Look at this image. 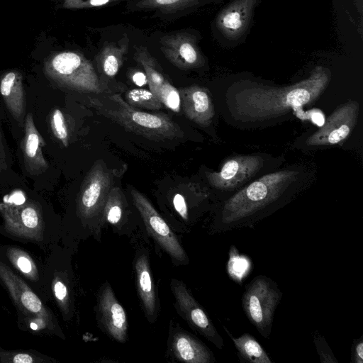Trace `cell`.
I'll return each mask as SVG.
<instances>
[{
	"instance_id": "4",
	"label": "cell",
	"mask_w": 363,
	"mask_h": 363,
	"mask_svg": "<svg viewBox=\"0 0 363 363\" xmlns=\"http://www.w3.org/2000/svg\"><path fill=\"white\" fill-rule=\"evenodd\" d=\"M91 106L128 131L150 140H164L182 138L184 132L164 113H150L128 104L118 94L91 98Z\"/></svg>"
},
{
	"instance_id": "22",
	"label": "cell",
	"mask_w": 363,
	"mask_h": 363,
	"mask_svg": "<svg viewBox=\"0 0 363 363\" xmlns=\"http://www.w3.org/2000/svg\"><path fill=\"white\" fill-rule=\"evenodd\" d=\"M186 116L201 126H208L215 115L214 106L208 90L198 85L179 89Z\"/></svg>"
},
{
	"instance_id": "16",
	"label": "cell",
	"mask_w": 363,
	"mask_h": 363,
	"mask_svg": "<svg viewBox=\"0 0 363 363\" xmlns=\"http://www.w3.org/2000/svg\"><path fill=\"white\" fill-rule=\"evenodd\" d=\"M359 106L349 101L336 108L325 124L308 136L306 144L311 146L336 145L345 140L357 123Z\"/></svg>"
},
{
	"instance_id": "30",
	"label": "cell",
	"mask_w": 363,
	"mask_h": 363,
	"mask_svg": "<svg viewBox=\"0 0 363 363\" xmlns=\"http://www.w3.org/2000/svg\"><path fill=\"white\" fill-rule=\"evenodd\" d=\"M156 96L162 105L174 112H179L182 102L179 90L167 79L160 87Z\"/></svg>"
},
{
	"instance_id": "29",
	"label": "cell",
	"mask_w": 363,
	"mask_h": 363,
	"mask_svg": "<svg viewBox=\"0 0 363 363\" xmlns=\"http://www.w3.org/2000/svg\"><path fill=\"white\" fill-rule=\"evenodd\" d=\"M125 101L133 107H141L150 110H160L162 104L158 97L150 89H132L125 94Z\"/></svg>"
},
{
	"instance_id": "32",
	"label": "cell",
	"mask_w": 363,
	"mask_h": 363,
	"mask_svg": "<svg viewBox=\"0 0 363 363\" xmlns=\"http://www.w3.org/2000/svg\"><path fill=\"white\" fill-rule=\"evenodd\" d=\"M230 250V259L228 264V273L237 281L242 279L245 273L249 269V262L245 260L244 257L239 256L234 246Z\"/></svg>"
},
{
	"instance_id": "7",
	"label": "cell",
	"mask_w": 363,
	"mask_h": 363,
	"mask_svg": "<svg viewBox=\"0 0 363 363\" xmlns=\"http://www.w3.org/2000/svg\"><path fill=\"white\" fill-rule=\"evenodd\" d=\"M45 72L60 86L84 93L102 92L92 63L80 52L62 51L55 54L46 62Z\"/></svg>"
},
{
	"instance_id": "1",
	"label": "cell",
	"mask_w": 363,
	"mask_h": 363,
	"mask_svg": "<svg viewBox=\"0 0 363 363\" xmlns=\"http://www.w3.org/2000/svg\"><path fill=\"white\" fill-rule=\"evenodd\" d=\"M299 182L301 172L295 169L279 170L253 180L223 201L210 233L253 227L289 202Z\"/></svg>"
},
{
	"instance_id": "37",
	"label": "cell",
	"mask_w": 363,
	"mask_h": 363,
	"mask_svg": "<svg viewBox=\"0 0 363 363\" xmlns=\"http://www.w3.org/2000/svg\"><path fill=\"white\" fill-rule=\"evenodd\" d=\"M130 77L132 82L138 87H143L148 84L145 73L140 70L133 72Z\"/></svg>"
},
{
	"instance_id": "11",
	"label": "cell",
	"mask_w": 363,
	"mask_h": 363,
	"mask_svg": "<svg viewBox=\"0 0 363 363\" xmlns=\"http://www.w3.org/2000/svg\"><path fill=\"white\" fill-rule=\"evenodd\" d=\"M130 193L149 236L169 256L174 265H187L189 263L188 255L168 223L143 193L135 188H131Z\"/></svg>"
},
{
	"instance_id": "17",
	"label": "cell",
	"mask_w": 363,
	"mask_h": 363,
	"mask_svg": "<svg viewBox=\"0 0 363 363\" xmlns=\"http://www.w3.org/2000/svg\"><path fill=\"white\" fill-rule=\"evenodd\" d=\"M169 356L185 363H213L216 359L212 351L199 338L183 329L172 320L167 339Z\"/></svg>"
},
{
	"instance_id": "21",
	"label": "cell",
	"mask_w": 363,
	"mask_h": 363,
	"mask_svg": "<svg viewBox=\"0 0 363 363\" xmlns=\"http://www.w3.org/2000/svg\"><path fill=\"white\" fill-rule=\"evenodd\" d=\"M24 129V137L21 144L23 164L27 173L35 176L45 172L48 164L42 152L45 143L37 130L30 113L26 115Z\"/></svg>"
},
{
	"instance_id": "14",
	"label": "cell",
	"mask_w": 363,
	"mask_h": 363,
	"mask_svg": "<svg viewBox=\"0 0 363 363\" xmlns=\"http://www.w3.org/2000/svg\"><path fill=\"white\" fill-rule=\"evenodd\" d=\"M199 38L189 31H177L162 36L160 49L165 57L182 70L203 67L206 59L199 46Z\"/></svg>"
},
{
	"instance_id": "26",
	"label": "cell",
	"mask_w": 363,
	"mask_h": 363,
	"mask_svg": "<svg viewBox=\"0 0 363 363\" xmlns=\"http://www.w3.org/2000/svg\"><path fill=\"white\" fill-rule=\"evenodd\" d=\"M227 332L228 333V331ZM229 335L237 350L240 362L250 363L272 362L262 346L250 334L244 333L238 337H232L230 333Z\"/></svg>"
},
{
	"instance_id": "33",
	"label": "cell",
	"mask_w": 363,
	"mask_h": 363,
	"mask_svg": "<svg viewBox=\"0 0 363 363\" xmlns=\"http://www.w3.org/2000/svg\"><path fill=\"white\" fill-rule=\"evenodd\" d=\"M127 0H65L64 7L68 9H91L114 6Z\"/></svg>"
},
{
	"instance_id": "35",
	"label": "cell",
	"mask_w": 363,
	"mask_h": 363,
	"mask_svg": "<svg viewBox=\"0 0 363 363\" xmlns=\"http://www.w3.org/2000/svg\"><path fill=\"white\" fill-rule=\"evenodd\" d=\"M314 342L321 362H337L324 339L319 335L314 337Z\"/></svg>"
},
{
	"instance_id": "34",
	"label": "cell",
	"mask_w": 363,
	"mask_h": 363,
	"mask_svg": "<svg viewBox=\"0 0 363 363\" xmlns=\"http://www.w3.org/2000/svg\"><path fill=\"white\" fill-rule=\"evenodd\" d=\"M172 205L174 211L184 223V232L185 233L184 227L189 228L191 225L189 209L186 201L182 194H176L172 199Z\"/></svg>"
},
{
	"instance_id": "5",
	"label": "cell",
	"mask_w": 363,
	"mask_h": 363,
	"mask_svg": "<svg viewBox=\"0 0 363 363\" xmlns=\"http://www.w3.org/2000/svg\"><path fill=\"white\" fill-rule=\"evenodd\" d=\"M4 223L0 233L23 242L51 249L57 244L61 234L48 228L41 206L35 201L20 199L0 203Z\"/></svg>"
},
{
	"instance_id": "12",
	"label": "cell",
	"mask_w": 363,
	"mask_h": 363,
	"mask_svg": "<svg viewBox=\"0 0 363 363\" xmlns=\"http://www.w3.org/2000/svg\"><path fill=\"white\" fill-rule=\"evenodd\" d=\"M266 161L259 155H237L228 159L218 172H206L208 183L224 191H238L265 168Z\"/></svg>"
},
{
	"instance_id": "25",
	"label": "cell",
	"mask_w": 363,
	"mask_h": 363,
	"mask_svg": "<svg viewBox=\"0 0 363 363\" xmlns=\"http://www.w3.org/2000/svg\"><path fill=\"white\" fill-rule=\"evenodd\" d=\"M128 38L126 35L119 43H106L95 57L99 72L108 77L117 74L123 64L128 51Z\"/></svg>"
},
{
	"instance_id": "18",
	"label": "cell",
	"mask_w": 363,
	"mask_h": 363,
	"mask_svg": "<svg viewBox=\"0 0 363 363\" xmlns=\"http://www.w3.org/2000/svg\"><path fill=\"white\" fill-rule=\"evenodd\" d=\"M223 0H127L125 9L130 12H152V17L172 21L191 14L199 9L218 4Z\"/></svg>"
},
{
	"instance_id": "23",
	"label": "cell",
	"mask_w": 363,
	"mask_h": 363,
	"mask_svg": "<svg viewBox=\"0 0 363 363\" xmlns=\"http://www.w3.org/2000/svg\"><path fill=\"white\" fill-rule=\"evenodd\" d=\"M0 94L12 116L23 124L26 117V101L21 74L16 71L6 73L0 81Z\"/></svg>"
},
{
	"instance_id": "27",
	"label": "cell",
	"mask_w": 363,
	"mask_h": 363,
	"mask_svg": "<svg viewBox=\"0 0 363 363\" xmlns=\"http://www.w3.org/2000/svg\"><path fill=\"white\" fill-rule=\"evenodd\" d=\"M134 59L143 67L147 77L149 89L156 95L160 87L167 80L157 60L145 46L135 47Z\"/></svg>"
},
{
	"instance_id": "9",
	"label": "cell",
	"mask_w": 363,
	"mask_h": 363,
	"mask_svg": "<svg viewBox=\"0 0 363 363\" xmlns=\"http://www.w3.org/2000/svg\"><path fill=\"white\" fill-rule=\"evenodd\" d=\"M282 295L277 284L265 275L254 277L242 294L243 311L264 338L268 339L271 335L274 315Z\"/></svg>"
},
{
	"instance_id": "10",
	"label": "cell",
	"mask_w": 363,
	"mask_h": 363,
	"mask_svg": "<svg viewBox=\"0 0 363 363\" xmlns=\"http://www.w3.org/2000/svg\"><path fill=\"white\" fill-rule=\"evenodd\" d=\"M260 3L261 0H230L219 10L212 30L223 47L233 48L245 42Z\"/></svg>"
},
{
	"instance_id": "36",
	"label": "cell",
	"mask_w": 363,
	"mask_h": 363,
	"mask_svg": "<svg viewBox=\"0 0 363 363\" xmlns=\"http://www.w3.org/2000/svg\"><path fill=\"white\" fill-rule=\"evenodd\" d=\"M351 362L353 363H363L362 336L353 341L351 349Z\"/></svg>"
},
{
	"instance_id": "31",
	"label": "cell",
	"mask_w": 363,
	"mask_h": 363,
	"mask_svg": "<svg viewBox=\"0 0 363 363\" xmlns=\"http://www.w3.org/2000/svg\"><path fill=\"white\" fill-rule=\"evenodd\" d=\"M51 129L55 137L59 140L64 146L68 145L69 134L62 112L55 108L50 116Z\"/></svg>"
},
{
	"instance_id": "13",
	"label": "cell",
	"mask_w": 363,
	"mask_h": 363,
	"mask_svg": "<svg viewBox=\"0 0 363 363\" xmlns=\"http://www.w3.org/2000/svg\"><path fill=\"white\" fill-rule=\"evenodd\" d=\"M170 288L174 298L177 313L198 333L221 350L224 342L210 318L192 296L186 284L177 279H172Z\"/></svg>"
},
{
	"instance_id": "15",
	"label": "cell",
	"mask_w": 363,
	"mask_h": 363,
	"mask_svg": "<svg viewBox=\"0 0 363 363\" xmlns=\"http://www.w3.org/2000/svg\"><path fill=\"white\" fill-rule=\"evenodd\" d=\"M96 317L101 330L119 343L128 340V321L125 311L118 302L111 286L104 283L97 294Z\"/></svg>"
},
{
	"instance_id": "19",
	"label": "cell",
	"mask_w": 363,
	"mask_h": 363,
	"mask_svg": "<svg viewBox=\"0 0 363 363\" xmlns=\"http://www.w3.org/2000/svg\"><path fill=\"white\" fill-rule=\"evenodd\" d=\"M133 264L141 306L147 320L153 324L158 317L160 303L157 285L151 271L148 250H137Z\"/></svg>"
},
{
	"instance_id": "2",
	"label": "cell",
	"mask_w": 363,
	"mask_h": 363,
	"mask_svg": "<svg viewBox=\"0 0 363 363\" xmlns=\"http://www.w3.org/2000/svg\"><path fill=\"white\" fill-rule=\"evenodd\" d=\"M331 79L329 69L318 66L310 75L290 86L274 87L249 84L234 88L229 108L236 120L257 122L276 118L317 101Z\"/></svg>"
},
{
	"instance_id": "3",
	"label": "cell",
	"mask_w": 363,
	"mask_h": 363,
	"mask_svg": "<svg viewBox=\"0 0 363 363\" xmlns=\"http://www.w3.org/2000/svg\"><path fill=\"white\" fill-rule=\"evenodd\" d=\"M0 284L8 292L16 309L17 323L21 330L65 338L57 318L42 298L1 259Z\"/></svg>"
},
{
	"instance_id": "20",
	"label": "cell",
	"mask_w": 363,
	"mask_h": 363,
	"mask_svg": "<svg viewBox=\"0 0 363 363\" xmlns=\"http://www.w3.org/2000/svg\"><path fill=\"white\" fill-rule=\"evenodd\" d=\"M0 259L17 272L42 298L45 300L43 267H40L27 251L15 245H0Z\"/></svg>"
},
{
	"instance_id": "38",
	"label": "cell",
	"mask_w": 363,
	"mask_h": 363,
	"mask_svg": "<svg viewBox=\"0 0 363 363\" xmlns=\"http://www.w3.org/2000/svg\"><path fill=\"white\" fill-rule=\"evenodd\" d=\"M6 162V153L5 149L3 143V138L1 132L0 130V164H4Z\"/></svg>"
},
{
	"instance_id": "24",
	"label": "cell",
	"mask_w": 363,
	"mask_h": 363,
	"mask_svg": "<svg viewBox=\"0 0 363 363\" xmlns=\"http://www.w3.org/2000/svg\"><path fill=\"white\" fill-rule=\"evenodd\" d=\"M103 221L109 223L114 233L130 235L135 232L128 223L122 194L118 188L110 190L103 209Z\"/></svg>"
},
{
	"instance_id": "8",
	"label": "cell",
	"mask_w": 363,
	"mask_h": 363,
	"mask_svg": "<svg viewBox=\"0 0 363 363\" xmlns=\"http://www.w3.org/2000/svg\"><path fill=\"white\" fill-rule=\"evenodd\" d=\"M111 179L103 165L97 162L88 172L77 199V214L82 235H93L100 238L104 225L103 209L109 194Z\"/></svg>"
},
{
	"instance_id": "6",
	"label": "cell",
	"mask_w": 363,
	"mask_h": 363,
	"mask_svg": "<svg viewBox=\"0 0 363 363\" xmlns=\"http://www.w3.org/2000/svg\"><path fill=\"white\" fill-rule=\"evenodd\" d=\"M50 250L43 267L45 295L55 303L63 320L68 321L73 318L75 301L71 250L58 244Z\"/></svg>"
},
{
	"instance_id": "28",
	"label": "cell",
	"mask_w": 363,
	"mask_h": 363,
	"mask_svg": "<svg viewBox=\"0 0 363 363\" xmlns=\"http://www.w3.org/2000/svg\"><path fill=\"white\" fill-rule=\"evenodd\" d=\"M56 360L35 350H6L0 347V363H52Z\"/></svg>"
}]
</instances>
